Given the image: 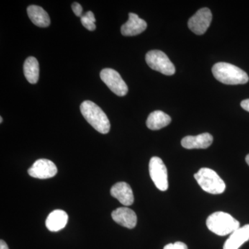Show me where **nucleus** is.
<instances>
[{"mask_svg":"<svg viewBox=\"0 0 249 249\" xmlns=\"http://www.w3.org/2000/svg\"><path fill=\"white\" fill-rule=\"evenodd\" d=\"M214 78L226 85H242L248 83L247 73L240 68L227 62H218L213 67Z\"/></svg>","mask_w":249,"mask_h":249,"instance_id":"1","label":"nucleus"},{"mask_svg":"<svg viewBox=\"0 0 249 249\" xmlns=\"http://www.w3.org/2000/svg\"><path fill=\"white\" fill-rule=\"evenodd\" d=\"M80 111L86 121L101 134H107L110 129V123L106 113L96 103L85 101L80 105Z\"/></svg>","mask_w":249,"mask_h":249,"instance_id":"2","label":"nucleus"},{"mask_svg":"<svg viewBox=\"0 0 249 249\" xmlns=\"http://www.w3.org/2000/svg\"><path fill=\"white\" fill-rule=\"evenodd\" d=\"M206 226L211 232L219 236L231 234L240 227L237 219L224 212L211 214L206 220Z\"/></svg>","mask_w":249,"mask_h":249,"instance_id":"3","label":"nucleus"},{"mask_svg":"<svg viewBox=\"0 0 249 249\" xmlns=\"http://www.w3.org/2000/svg\"><path fill=\"white\" fill-rule=\"evenodd\" d=\"M196 182L206 193L213 195L222 194L226 190V184L214 170L201 168L194 175Z\"/></svg>","mask_w":249,"mask_h":249,"instance_id":"4","label":"nucleus"},{"mask_svg":"<svg viewBox=\"0 0 249 249\" xmlns=\"http://www.w3.org/2000/svg\"><path fill=\"white\" fill-rule=\"evenodd\" d=\"M145 61L148 66L155 71L166 76L175 74V67L166 54L160 50H152L147 52Z\"/></svg>","mask_w":249,"mask_h":249,"instance_id":"5","label":"nucleus"},{"mask_svg":"<svg viewBox=\"0 0 249 249\" xmlns=\"http://www.w3.org/2000/svg\"><path fill=\"white\" fill-rule=\"evenodd\" d=\"M149 172L152 181L160 191L168 188V170L160 157H152L149 163Z\"/></svg>","mask_w":249,"mask_h":249,"instance_id":"6","label":"nucleus"},{"mask_svg":"<svg viewBox=\"0 0 249 249\" xmlns=\"http://www.w3.org/2000/svg\"><path fill=\"white\" fill-rule=\"evenodd\" d=\"M101 80L113 93L119 96H125L128 88L119 72L112 69L106 68L101 71Z\"/></svg>","mask_w":249,"mask_h":249,"instance_id":"7","label":"nucleus"},{"mask_svg":"<svg viewBox=\"0 0 249 249\" xmlns=\"http://www.w3.org/2000/svg\"><path fill=\"white\" fill-rule=\"evenodd\" d=\"M212 21V14L208 8L199 9L188 20L189 29L196 35H203L207 31Z\"/></svg>","mask_w":249,"mask_h":249,"instance_id":"8","label":"nucleus"},{"mask_svg":"<svg viewBox=\"0 0 249 249\" xmlns=\"http://www.w3.org/2000/svg\"><path fill=\"white\" fill-rule=\"evenodd\" d=\"M57 173L58 169L55 163L46 159L36 160L28 170V173L31 177L40 179L53 178Z\"/></svg>","mask_w":249,"mask_h":249,"instance_id":"9","label":"nucleus"},{"mask_svg":"<svg viewBox=\"0 0 249 249\" xmlns=\"http://www.w3.org/2000/svg\"><path fill=\"white\" fill-rule=\"evenodd\" d=\"M111 217L114 222L127 229H134L137 225V214L129 208H118L113 211Z\"/></svg>","mask_w":249,"mask_h":249,"instance_id":"10","label":"nucleus"},{"mask_svg":"<svg viewBox=\"0 0 249 249\" xmlns=\"http://www.w3.org/2000/svg\"><path fill=\"white\" fill-rule=\"evenodd\" d=\"M146 22L137 16V14L130 13L129 19L121 27V34L124 36H134L139 35L147 29Z\"/></svg>","mask_w":249,"mask_h":249,"instance_id":"11","label":"nucleus"},{"mask_svg":"<svg viewBox=\"0 0 249 249\" xmlns=\"http://www.w3.org/2000/svg\"><path fill=\"white\" fill-rule=\"evenodd\" d=\"M110 193L113 197L116 198L124 206H131L134 203L133 192L128 183L125 182L116 183L111 188Z\"/></svg>","mask_w":249,"mask_h":249,"instance_id":"12","label":"nucleus"},{"mask_svg":"<svg viewBox=\"0 0 249 249\" xmlns=\"http://www.w3.org/2000/svg\"><path fill=\"white\" fill-rule=\"evenodd\" d=\"M213 137L209 133H203L197 136H187L181 140V145L184 148L206 149L211 146Z\"/></svg>","mask_w":249,"mask_h":249,"instance_id":"13","label":"nucleus"},{"mask_svg":"<svg viewBox=\"0 0 249 249\" xmlns=\"http://www.w3.org/2000/svg\"><path fill=\"white\" fill-rule=\"evenodd\" d=\"M249 240V224H247L231 234L224 244V249H239L241 246Z\"/></svg>","mask_w":249,"mask_h":249,"instance_id":"14","label":"nucleus"},{"mask_svg":"<svg viewBox=\"0 0 249 249\" xmlns=\"http://www.w3.org/2000/svg\"><path fill=\"white\" fill-rule=\"evenodd\" d=\"M68 214L62 210H55L49 214L46 220V227L52 232H58L66 227Z\"/></svg>","mask_w":249,"mask_h":249,"instance_id":"15","label":"nucleus"},{"mask_svg":"<svg viewBox=\"0 0 249 249\" xmlns=\"http://www.w3.org/2000/svg\"><path fill=\"white\" fill-rule=\"evenodd\" d=\"M27 14L32 22L40 27H47L50 24V18L42 7L31 5L27 8Z\"/></svg>","mask_w":249,"mask_h":249,"instance_id":"16","label":"nucleus"},{"mask_svg":"<svg viewBox=\"0 0 249 249\" xmlns=\"http://www.w3.org/2000/svg\"><path fill=\"white\" fill-rule=\"evenodd\" d=\"M171 122V118L163 111L157 110L153 111L149 115L146 121L147 127L152 130L166 127Z\"/></svg>","mask_w":249,"mask_h":249,"instance_id":"17","label":"nucleus"},{"mask_svg":"<svg viewBox=\"0 0 249 249\" xmlns=\"http://www.w3.org/2000/svg\"><path fill=\"white\" fill-rule=\"evenodd\" d=\"M39 63L34 57H29L24 64V73L26 78L31 84H36L39 79Z\"/></svg>","mask_w":249,"mask_h":249,"instance_id":"18","label":"nucleus"},{"mask_svg":"<svg viewBox=\"0 0 249 249\" xmlns=\"http://www.w3.org/2000/svg\"><path fill=\"white\" fill-rule=\"evenodd\" d=\"M80 18H81L80 20H81L82 24L87 29L91 31H94L96 29V24H95L96 18H95L94 15L91 11H88Z\"/></svg>","mask_w":249,"mask_h":249,"instance_id":"19","label":"nucleus"},{"mask_svg":"<svg viewBox=\"0 0 249 249\" xmlns=\"http://www.w3.org/2000/svg\"><path fill=\"white\" fill-rule=\"evenodd\" d=\"M163 249H188V247L183 242H177L174 244H168Z\"/></svg>","mask_w":249,"mask_h":249,"instance_id":"20","label":"nucleus"},{"mask_svg":"<svg viewBox=\"0 0 249 249\" xmlns=\"http://www.w3.org/2000/svg\"><path fill=\"white\" fill-rule=\"evenodd\" d=\"M72 10H73V13L78 17L81 18L83 16L82 13H83V8H82L81 5L78 4V3L74 2L71 5Z\"/></svg>","mask_w":249,"mask_h":249,"instance_id":"21","label":"nucleus"},{"mask_svg":"<svg viewBox=\"0 0 249 249\" xmlns=\"http://www.w3.org/2000/svg\"><path fill=\"white\" fill-rule=\"evenodd\" d=\"M241 106L246 111H249V99H246L241 102Z\"/></svg>","mask_w":249,"mask_h":249,"instance_id":"22","label":"nucleus"},{"mask_svg":"<svg viewBox=\"0 0 249 249\" xmlns=\"http://www.w3.org/2000/svg\"><path fill=\"white\" fill-rule=\"evenodd\" d=\"M0 249H9L8 245L4 240L0 241Z\"/></svg>","mask_w":249,"mask_h":249,"instance_id":"23","label":"nucleus"},{"mask_svg":"<svg viewBox=\"0 0 249 249\" xmlns=\"http://www.w3.org/2000/svg\"><path fill=\"white\" fill-rule=\"evenodd\" d=\"M246 161H247V164L249 165V155L246 157Z\"/></svg>","mask_w":249,"mask_h":249,"instance_id":"24","label":"nucleus"},{"mask_svg":"<svg viewBox=\"0 0 249 249\" xmlns=\"http://www.w3.org/2000/svg\"><path fill=\"white\" fill-rule=\"evenodd\" d=\"M2 121H3V119H2V117H0V123H2Z\"/></svg>","mask_w":249,"mask_h":249,"instance_id":"25","label":"nucleus"}]
</instances>
